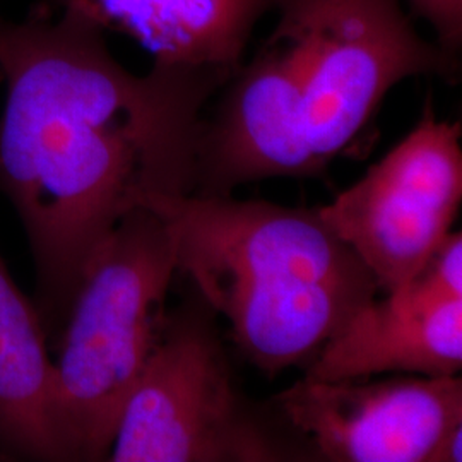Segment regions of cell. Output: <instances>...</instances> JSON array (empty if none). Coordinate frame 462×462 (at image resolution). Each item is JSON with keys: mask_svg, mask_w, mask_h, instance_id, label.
I'll use <instances>...</instances> for the list:
<instances>
[{"mask_svg": "<svg viewBox=\"0 0 462 462\" xmlns=\"http://www.w3.org/2000/svg\"><path fill=\"white\" fill-rule=\"evenodd\" d=\"M447 298H462V235L450 231L416 274Z\"/></svg>", "mask_w": 462, "mask_h": 462, "instance_id": "11", "label": "cell"}, {"mask_svg": "<svg viewBox=\"0 0 462 462\" xmlns=\"http://www.w3.org/2000/svg\"><path fill=\"white\" fill-rule=\"evenodd\" d=\"M462 298H447L414 276L375 297L307 365L305 379H366L383 374L459 375Z\"/></svg>", "mask_w": 462, "mask_h": 462, "instance_id": "8", "label": "cell"}, {"mask_svg": "<svg viewBox=\"0 0 462 462\" xmlns=\"http://www.w3.org/2000/svg\"><path fill=\"white\" fill-rule=\"evenodd\" d=\"M462 461V425L450 430L446 439L437 448L433 462H461Z\"/></svg>", "mask_w": 462, "mask_h": 462, "instance_id": "13", "label": "cell"}, {"mask_svg": "<svg viewBox=\"0 0 462 462\" xmlns=\"http://www.w3.org/2000/svg\"><path fill=\"white\" fill-rule=\"evenodd\" d=\"M462 129L440 120L427 98L420 120L320 217L355 250L389 293L408 284L427 264L459 215Z\"/></svg>", "mask_w": 462, "mask_h": 462, "instance_id": "6", "label": "cell"}, {"mask_svg": "<svg viewBox=\"0 0 462 462\" xmlns=\"http://www.w3.org/2000/svg\"><path fill=\"white\" fill-rule=\"evenodd\" d=\"M154 211L170 230L177 273L269 377L310 364L380 291L317 208L190 194Z\"/></svg>", "mask_w": 462, "mask_h": 462, "instance_id": "2", "label": "cell"}, {"mask_svg": "<svg viewBox=\"0 0 462 462\" xmlns=\"http://www.w3.org/2000/svg\"><path fill=\"white\" fill-rule=\"evenodd\" d=\"M233 70L154 62L137 76L74 11L0 16V190L28 236L49 345L118 223L194 194L204 110Z\"/></svg>", "mask_w": 462, "mask_h": 462, "instance_id": "1", "label": "cell"}, {"mask_svg": "<svg viewBox=\"0 0 462 462\" xmlns=\"http://www.w3.org/2000/svg\"><path fill=\"white\" fill-rule=\"evenodd\" d=\"M2 2H4V0H0V4H2Z\"/></svg>", "mask_w": 462, "mask_h": 462, "instance_id": "14", "label": "cell"}, {"mask_svg": "<svg viewBox=\"0 0 462 462\" xmlns=\"http://www.w3.org/2000/svg\"><path fill=\"white\" fill-rule=\"evenodd\" d=\"M414 17L429 23L437 45L461 57L462 0H408Z\"/></svg>", "mask_w": 462, "mask_h": 462, "instance_id": "12", "label": "cell"}, {"mask_svg": "<svg viewBox=\"0 0 462 462\" xmlns=\"http://www.w3.org/2000/svg\"><path fill=\"white\" fill-rule=\"evenodd\" d=\"M322 462H433L462 425L461 375L300 379L273 397Z\"/></svg>", "mask_w": 462, "mask_h": 462, "instance_id": "7", "label": "cell"}, {"mask_svg": "<svg viewBox=\"0 0 462 462\" xmlns=\"http://www.w3.org/2000/svg\"><path fill=\"white\" fill-rule=\"evenodd\" d=\"M271 9L274 30L247 64L290 101L322 173L358 144L394 86L461 78V57L418 33L401 0H271Z\"/></svg>", "mask_w": 462, "mask_h": 462, "instance_id": "4", "label": "cell"}, {"mask_svg": "<svg viewBox=\"0 0 462 462\" xmlns=\"http://www.w3.org/2000/svg\"><path fill=\"white\" fill-rule=\"evenodd\" d=\"M33 303L0 257V454L60 462L50 408L53 362Z\"/></svg>", "mask_w": 462, "mask_h": 462, "instance_id": "10", "label": "cell"}, {"mask_svg": "<svg viewBox=\"0 0 462 462\" xmlns=\"http://www.w3.org/2000/svg\"><path fill=\"white\" fill-rule=\"evenodd\" d=\"M45 7L131 36L154 62L236 69L271 0H47Z\"/></svg>", "mask_w": 462, "mask_h": 462, "instance_id": "9", "label": "cell"}, {"mask_svg": "<svg viewBox=\"0 0 462 462\" xmlns=\"http://www.w3.org/2000/svg\"><path fill=\"white\" fill-rule=\"evenodd\" d=\"M175 274L170 230L151 209L125 216L88 267L55 343L50 420L60 462L108 461Z\"/></svg>", "mask_w": 462, "mask_h": 462, "instance_id": "3", "label": "cell"}, {"mask_svg": "<svg viewBox=\"0 0 462 462\" xmlns=\"http://www.w3.org/2000/svg\"><path fill=\"white\" fill-rule=\"evenodd\" d=\"M215 317L199 297L166 312L108 461H315L274 404H257L236 387Z\"/></svg>", "mask_w": 462, "mask_h": 462, "instance_id": "5", "label": "cell"}]
</instances>
